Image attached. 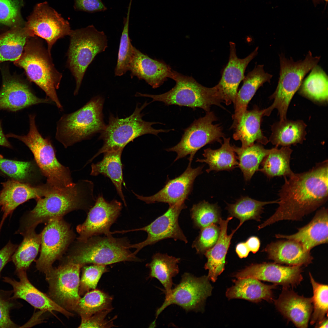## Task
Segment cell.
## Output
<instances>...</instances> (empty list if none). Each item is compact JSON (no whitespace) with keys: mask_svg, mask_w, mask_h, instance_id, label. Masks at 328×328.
Here are the masks:
<instances>
[{"mask_svg":"<svg viewBox=\"0 0 328 328\" xmlns=\"http://www.w3.org/2000/svg\"><path fill=\"white\" fill-rule=\"evenodd\" d=\"M32 164L28 162L11 160L0 157V171L13 179L22 182L28 179Z\"/></svg>","mask_w":328,"mask_h":328,"instance_id":"cell-48","label":"cell"},{"mask_svg":"<svg viewBox=\"0 0 328 328\" xmlns=\"http://www.w3.org/2000/svg\"><path fill=\"white\" fill-rule=\"evenodd\" d=\"M170 78L176 83L167 92L159 94L137 93L136 96L150 97L152 99L151 102H162L167 106L174 105L193 109L199 108L206 112L210 111L213 105L222 107L223 96L217 85L212 87H205L192 77L173 70Z\"/></svg>","mask_w":328,"mask_h":328,"instance_id":"cell-3","label":"cell"},{"mask_svg":"<svg viewBox=\"0 0 328 328\" xmlns=\"http://www.w3.org/2000/svg\"><path fill=\"white\" fill-rule=\"evenodd\" d=\"M19 279L17 281L8 277H3L2 281L11 285L13 288L12 297L15 299H23L35 308L52 313L53 311L61 313L67 318L73 314L61 307L48 295L40 291L34 286L28 279L26 271L15 272Z\"/></svg>","mask_w":328,"mask_h":328,"instance_id":"cell-22","label":"cell"},{"mask_svg":"<svg viewBox=\"0 0 328 328\" xmlns=\"http://www.w3.org/2000/svg\"><path fill=\"white\" fill-rule=\"evenodd\" d=\"M172 70L163 61L152 59L134 47L128 70L132 78L136 77L156 88L171 78Z\"/></svg>","mask_w":328,"mask_h":328,"instance_id":"cell-23","label":"cell"},{"mask_svg":"<svg viewBox=\"0 0 328 328\" xmlns=\"http://www.w3.org/2000/svg\"><path fill=\"white\" fill-rule=\"evenodd\" d=\"M220 226L213 224L201 229L199 235L193 242L192 247L196 253L204 254L217 242L220 233Z\"/></svg>","mask_w":328,"mask_h":328,"instance_id":"cell-49","label":"cell"},{"mask_svg":"<svg viewBox=\"0 0 328 328\" xmlns=\"http://www.w3.org/2000/svg\"><path fill=\"white\" fill-rule=\"evenodd\" d=\"M93 188V183L87 180H79L66 187H54L45 196L36 199V206L22 219L18 231L35 228L40 223L62 218L74 210L88 208L94 200Z\"/></svg>","mask_w":328,"mask_h":328,"instance_id":"cell-2","label":"cell"},{"mask_svg":"<svg viewBox=\"0 0 328 328\" xmlns=\"http://www.w3.org/2000/svg\"><path fill=\"white\" fill-rule=\"evenodd\" d=\"M302 266H285L275 262L252 264L236 273L234 276L238 279L253 278L288 288L296 286L302 281Z\"/></svg>","mask_w":328,"mask_h":328,"instance_id":"cell-18","label":"cell"},{"mask_svg":"<svg viewBox=\"0 0 328 328\" xmlns=\"http://www.w3.org/2000/svg\"><path fill=\"white\" fill-rule=\"evenodd\" d=\"M316 327L328 328V319L325 317L322 321L316 324Z\"/></svg>","mask_w":328,"mask_h":328,"instance_id":"cell-57","label":"cell"},{"mask_svg":"<svg viewBox=\"0 0 328 328\" xmlns=\"http://www.w3.org/2000/svg\"><path fill=\"white\" fill-rule=\"evenodd\" d=\"M190 214L194 226L200 229L213 224H219L221 218L220 209L217 204L204 200L194 204Z\"/></svg>","mask_w":328,"mask_h":328,"instance_id":"cell-44","label":"cell"},{"mask_svg":"<svg viewBox=\"0 0 328 328\" xmlns=\"http://www.w3.org/2000/svg\"><path fill=\"white\" fill-rule=\"evenodd\" d=\"M287 240L272 242L263 251L267 253L269 259L279 264L306 266L312 262L313 258L310 251L297 241Z\"/></svg>","mask_w":328,"mask_h":328,"instance_id":"cell-27","label":"cell"},{"mask_svg":"<svg viewBox=\"0 0 328 328\" xmlns=\"http://www.w3.org/2000/svg\"><path fill=\"white\" fill-rule=\"evenodd\" d=\"M187 207L184 203L169 206L167 211L149 225L143 227L127 231H120L121 233L135 231H144L147 233V238L138 243L131 244L130 248H135L133 252L136 255L142 248L148 245L168 238L188 242L178 222L179 216L181 211Z\"/></svg>","mask_w":328,"mask_h":328,"instance_id":"cell-16","label":"cell"},{"mask_svg":"<svg viewBox=\"0 0 328 328\" xmlns=\"http://www.w3.org/2000/svg\"><path fill=\"white\" fill-rule=\"evenodd\" d=\"M208 276L197 277L185 273L179 284L172 289L169 298L165 299L156 312V319L166 308L176 304L186 311H198L202 308L205 300L211 294L213 289Z\"/></svg>","mask_w":328,"mask_h":328,"instance_id":"cell-14","label":"cell"},{"mask_svg":"<svg viewBox=\"0 0 328 328\" xmlns=\"http://www.w3.org/2000/svg\"><path fill=\"white\" fill-rule=\"evenodd\" d=\"M122 208V204L117 200L108 202L102 195H99L84 222L77 228L79 241L94 236L112 234L111 227L119 217Z\"/></svg>","mask_w":328,"mask_h":328,"instance_id":"cell-17","label":"cell"},{"mask_svg":"<svg viewBox=\"0 0 328 328\" xmlns=\"http://www.w3.org/2000/svg\"><path fill=\"white\" fill-rule=\"evenodd\" d=\"M264 109L260 110L256 106L253 109L246 110L235 127L233 137L235 140L241 141L242 147L251 146L255 142L265 145L269 142L261 128Z\"/></svg>","mask_w":328,"mask_h":328,"instance_id":"cell-30","label":"cell"},{"mask_svg":"<svg viewBox=\"0 0 328 328\" xmlns=\"http://www.w3.org/2000/svg\"><path fill=\"white\" fill-rule=\"evenodd\" d=\"M245 242L250 251L252 253L255 254L259 250L260 242L257 237L251 236Z\"/></svg>","mask_w":328,"mask_h":328,"instance_id":"cell-54","label":"cell"},{"mask_svg":"<svg viewBox=\"0 0 328 328\" xmlns=\"http://www.w3.org/2000/svg\"><path fill=\"white\" fill-rule=\"evenodd\" d=\"M104 103L103 97L96 96L76 111L63 115L57 123L56 139L67 148L101 132L105 126Z\"/></svg>","mask_w":328,"mask_h":328,"instance_id":"cell-4","label":"cell"},{"mask_svg":"<svg viewBox=\"0 0 328 328\" xmlns=\"http://www.w3.org/2000/svg\"><path fill=\"white\" fill-rule=\"evenodd\" d=\"M111 310H104L97 313L90 317L81 319L79 328L109 327L112 323L105 319L106 316Z\"/></svg>","mask_w":328,"mask_h":328,"instance_id":"cell-51","label":"cell"},{"mask_svg":"<svg viewBox=\"0 0 328 328\" xmlns=\"http://www.w3.org/2000/svg\"><path fill=\"white\" fill-rule=\"evenodd\" d=\"M23 0H0V24L18 26L23 23L20 10Z\"/></svg>","mask_w":328,"mask_h":328,"instance_id":"cell-46","label":"cell"},{"mask_svg":"<svg viewBox=\"0 0 328 328\" xmlns=\"http://www.w3.org/2000/svg\"><path fill=\"white\" fill-rule=\"evenodd\" d=\"M232 146L239 161L238 167L242 172L245 180L249 181L258 170L260 164L270 149H265L262 144L258 143L246 147Z\"/></svg>","mask_w":328,"mask_h":328,"instance_id":"cell-38","label":"cell"},{"mask_svg":"<svg viewBox=\"0 0 328 328\" xmlns=\"http://www.w3.org/2000/svg\"><path fill=\"white\" fill-rule=\"evenodd\" d=\"M79 241L68 261L82 267L87 264L106 265L122 261H141L130 250L131 244L126 237L115 238L112 234L97 235Z\"/></svg>","mask_w":328,"mask_h":328,"instance_id":"cell-7","label":"cell"},{"mask_svg":"<svg viewBox=\"0 0 328 328\" xmlns=\"http://www.w3.org/2000/svg\"><path fill=\"white\" fill-rule=\"evenodd\" d=\"M82 267L67 261L45 274L49 284L48 296L69 311H74L80 297L79 294L80 272Z\"/></svg>","mask_w":328,"mask_h":328,"instance_id":"cell-12","label":"cell"},{"mask_svg":"<svg viewBox=\"0 0 328 328\" xmlns=\"http://www.w3.org/2000/svg\"><path fill=\"white\" fill-rule=\"evenodd\" d=\"M74 7L76 10L90 13L107 9L101 0H74Z\"/></svg>","mask_w":328,"mask_h":328,"instance_id":"cell-52","label":"cell"},{"mask_svg":"<svg viewBox=\"0 0 328 328\" xmlns=\"http://www.w3.org/2000/svg\"><path fill=\"white\" fill-rule=\"evenodd\" d=\"M15 27L0 39V63L17 61L21 57L28 36L25 27Z\"/></svg>","mask_w":328,"mask_h":328,"instance_id":"cell-40","label":"cell"},{"mask_svg":"<svg viewBox=\"0 0 328 328\" xmlns=\"http://www.w3.org/2000/svg\"><path fill=\"white\" fill-rule=\"evenodd\" d=\"M12 290H5L0 289V328H19V325L11 319V311L19 309L23 305L17 299L13 298Z\"/></svg>","mask_w":328,"mask_h":328,"instance_id":"cell-47","label":"cell"},{"mask_svg":"<svg viewBox=\"0 0 328 328\" xmlns=\"http://www.w3.org/2000/svg\"><path fill=\"white\" fill-rule=\"evenodd\" d=\"M274 303L281 314L296 327H308L313 309L312 297L299 296L288 288L283 287Z\"/></svg>","mask_w":328,"mask_h":328,"instance_id":"cell-25","label":"cell"},{"mask_svg":"<svg viewBox=\"0 0 328 328\" xmlns=\"http://www.w3.org/2000/svg\"><path fill=\"white\" fill-rule=\"evenodd\" d=\"M1 184L2 188L0 192V208L3 215L0 224V232L6 218L17 207L30 199L43 197L52 188L46 183L35 186L13 179Z\"/></svg>","mask_w":328,"mask_h":328,"instance_id":"cell-20","label":"cell"},{"mask_svg":"<svg viewBox=\"0 0 328 328\" xmlns=\"http://www.w3.org/2000/svg\"><path fill=\"white\" fill-rule=\"evenodd\" d=\"M264 65L255 66L245 76L242 86L237 94L234 103V113L231 128H235L242 115L247 110L248 104L258 89L266 82L269 83L273 75L264 70Z\"/></svg>","mask_w":328,"mask_h":328,"instance_id":"cell-28","label":"cell"},{"mask_svg":"<svg viewBox=\"0 0 328 328\" xmlns=\"http://www.w3.org/2000/svg\"><path fill=\"white\" fill-rule=\"evenodd\" d=\"M306 127V124L301 120H280L271 126L269 142L277 147L302 143L305 139Z\"/></svg>","mask_w":328,"mask_h":328,"instance_id":"cell-33","label":"cell"},{"mask_svg":"<svg viewBox=\"0 0 328 328\" xmlns=\"http://www.w3.org/2000/svg\"><path fill=\"white\" fill-rule=\"evenodd\" d=\"M52 102L48 97H37L27 84L14 79L5 80L0 90V110L16 112L33 105Z\"/></svg>","mask_w":328,"mask_h":328,"instance_id":"cell-24","label":"cell"},{"mask_svg":"<svg viewBox=\"0 0 328 328\" xmlns=\"http://www.w3.org/2000/svg\"><path fill=\"white\" fill-rule=\"evenodd\" d=\"M217 119L213 112H207L204 116L195 119L184 130L177 144L166 150L177 153L175 162L188 155L189 161H192L196 152L206 145L216 142L221 144L224 134L219 124H213Z\"/></svg>","mask_w":328,"mask_h":328,"instance_id":"cell-11","label":"cell"},{"mask_svg":"<svg viewBox=\"0 0 328 328\" xmlns=\"http://www.w3.org/2000/svg\"><path fill=\"white\" fill-rule=\"evenodd\" d=\"M233 282L235 285L226 292V296L229 299H243L255 302L262 300L269 302L273 300L272 290L276 288L275 285H266L258 279L251 278L238 279Z\"/></svg>","mask_w":328,"mask_h":328,"instance_id":"cell-31","label":"cell"},{"mask_svg":"<svg viewBox=\"0 0 328 328\" xmlns=\"http://www.w3.org/2000/svg\"><path fill=\"white\" fill-rule=\"evenodd\" d=\"M292 150L289 146L276 147L270 149L269 153L261 162L259 171L269 178L275 176L288 177L294 173L290 167V159Z\"/></svg>","mask_w":328,"mask_h":328,"instance_id":"cell-36","label":"cell"},{"mask_svg":"<svg viewBox=\"0 0 328 328\" xmlns=\"http://www.w3.org/2000/svg\"><path fill=\"white\" fill-rule=\"evenodd\" d=\"M192 161H189L186 169L181 175L172 179H169L163 187L155 194L144 196L133 193L137 198L147 204L156 202L167 203L169 206L184 203L192 191L196 178L203 173L204 166L193 168Z\"/></svg>","mask_w":328,"mask_h":328,"instance_id":"cell-19","label":"cell"},{"mask_svg":"<svg viewBox=\"0 0 328 328\" xmlns=\"http://www.w3.org/2000/svg\"><path fill=\"white\" fill-rule=\"evenodd\" d=\"M112 298L98 290L88 292L80 298L74 311L80 316L81 319H87L94 314L106 310H111Z\"/></svg>","mask_w":328,"mask_h":328,"instance_id":"cell-42","label":"cell"},{"mask_svg":"<svg viewBox=\"0 0 328 328\" xmlns=\"http://www.w3.org/2000/svg\"><path fill=\"white\" fill-rule=\"evenodd\" d=\"M278 200L261 201L248 196L241 197L234 204H228L226 208L231 216L240 220L238 227H240L246 221L254 220H261V215L263 211V207L267 204L278 203Z\"/></svg>","mask_w":328,"mask_h":328,"instance_id":"cell-41","label":"cell"},{"mask_svg":"<svg viewBox=\"0 0 328 328\" xmlns=\"http://www.w3.org/2000/svg\"><path fill=\"white\" fill-rule=\"evenodd\" d=\"M328 178L327 160L307 171L284 177L278 194V206L258 229L281 220H301L323 205L328 200Z\"/></svg>","mask_w":328,"mask_h":328,"instance_id":"cell-1","label":"cell"},{"mask_svg":"<svg viewBox=\"0 0 328 328\" xmlns=\"http://www.w3.org/2000/svg\"><path fill=\"white\" fill-rule=\"evenodd\" d=\"M230 55L228 63L221 79L217 84L223 96L224 103L229 105L234 103L240 83L244 79L246 67L257 55L258 47L244 59L237 55L235 44L230 42Z\"/></svg>","mask_w":328,"mask_h":328,"instance_id":"cell-21","label":"cell"},{"mask_svg":"<svg viewBox=\"0 0 328 328\" xmlns=\"http://www.w3.org/2000/svg\"><path fill=\"white\" fill-rule=\"evenodd\" d=\"M123 149H121L104 153L102 160L96 164H92L90 175L97 176L101 174L108 177L115 186L117 193L126 206L122 189L124 181L121 157Z\"/></svg>","mask_w":328,"mask_h":328,"instance_id":"cell-32","label":"cell"},{"mask_svg":"<svg viewBox=\"0 0 328 328\" xmlns=\"http://www.w3.org/2000/svg\"><path fill=\"white\" fill-rule=\"evenodd\" d=\"M235 251L241 258L247 257L250 251L245 242L238 243L236 247Z\"/></svg>","mask_w":328,"mask_h":328,"instance_id":"cell-55","label":"cell"},{"mask_svg":"<svg viewBox=\"0 0 328 328\" xmlns=\"http://www.w3.org/2000/svg\"><path fill=\"white\" fill-rule=\"evenodd\" d=\"M0 145L10 149L12 148V146L3 132L1 120H0Z\"/></svg>","mask_w":328,"mask_h":328,"instance_id":"cell-56","label":"cell"},{"mask_svg":"<svg viewBox=\"0 0 328 328\" xmlns=\"http://www.w3.org/2000/svg\"><path fill=\"white\" fill-rule=\"evenodd\" d=\"M310 282L313 287V296L312 297L313 312L310 318V324L313 325L322 321L328 313V285L315 281L309 273Z\"/></svg>","mask_w":328,"mask_h":328,"instance_id":"cell-45","label":"cell"},{"mask_svg":"<svg viewBox=\"0 0 328 328\" xmlns=\"http://www.w3.org/2000/svg\"><path fill=\"white\" fill-rule=\"evenodd\" d=\"M35 117L34 114L29 115V130L26 135L9 133L6 135V137L17 139L29 148L40 170L46 178V183L59 188L71 186L74 183L69 169L57 159L51 141L43 137L39 131Z\"/></svg>","mask_w":328,"mask_h":328,"instance_id":"cell-5","label":"cell"},{"mask_svg":"<svg viewBox=\"0 0 328 328\" xmlns=\"http://www.w3.org/2000/svg\"><path fill=\"white\" fill-rule=\"evenodd\" d=\"M303 80L299 87L300 93L314 101H327L328 76L323 69L318 65L310 70Z\"/></svg>","mask_w":328,"mask_h":328,"instance_id":"cell-39","label":"cell"},{"mask_svg":"<svg viewBox=\"0 0 328 328\" xmlns=\"http://www.w3.org/2000/svg\"><path fill=\"white\" fill-rule=\"evenodd\" d=\"M79 287L80 295H82L91 289H95L102 275L106 272V265L94 264L83 267Z\"/></svg>","mask_w":328,"mask_h":328,"instance_id":"cell-50","label":"cell"},{"mask_svg":"<svg viewBox=\"0 0 328 328\" xmlns=\"http://www.w3.org/2000/svg\"><path fill=\"white\" fill-rule=\"evenodd\" d=\"M180 258L170 256L166 254L157 253L152 257L147 266L150 269L149 277L158 279L165 290V299L170 296L173 285V278L179 272L178 264Z\"/></svg>","mask_w":328,"mask_h":328,"instance_id":"cell-34","label":"cell"},{"mask_svg":"<svg viewBox=\"0 0 328 328\" xmlns=\"http://www.w3.org/2000/svg\"><path fill=\"white\" fill-rule=\"evenodd\" d=\"M35 228L29 229L22 233L23 239L12 255L11 260L15 272L26 271L37 256L41 243V234L36 233Z\"/></svg>","mask_w":328,"mask_h":328,"instance_id":"cell-37","label":"cell"},{"mask_svg":"<svg viewBox=\"0 0 328 328\" xmlns=\"http://www.w3.org/2000/svg\"><path fill=\"white\" fill-rule=\"evenodd\" d=\"M233 218L229 217L226 220L221 218L219 224L220 231L218 239L214 246L204 254L207 258L204 268L208 270L207 276L209 279L214 282L216 281L217 277L224 269L226 256L231 240L234 234L239 228L237 227L230 235L227 234L228 224Z\"/></svg>","mask_w":328,"mask_h":328,"instance_id":"cell-29","label":"cell"},{"mask_svg":"<svg viewBox=\"0 0 328 328\" xmlns=\"http://www.w3.org/2000/svg\"><path fill=\"white\" fill-rule=\"evenodd\" d=\"M278 238L292 240L300 243L307 251L328 243V209L322 207L317 211L312 220L306 225L298 229L296 233L290 235L277 234Z\"/></svg>","mask_w":328,"mask_h":328,"instance_id":"cell-26","label":"cell"},{"mask_svg":"<svg viewBox=\"0 0 328 328\" xmlns=\"http://www.w3.org/2000/svg\"><path fill=\"white\" fill-rule=\"evenodd\" d=\"M67 53V64L76 82L75 95H77L87 67L98 54L108 47L106 35L91 25L72 30Z\"/></svg>","mask_w":328,"mask_h":328,"instance_id":"cell-10","label":"cell"},{"mask_svg":"<svg viewBox=\"0 0 328 328\" xmlns=\"http://www.w3.org/2000/svg\"><path fill=\"white\" fill-rule=\"evenodd\" d=\"M41 234V250L36 267L45 274L53 268L73 238L70 227L62 218L50 220Z\"/></svg>","mask_w":328,"mask_h":328,"instance_id":"cell-15","label":"cell"},{"mask_svg":"<svg viewBox=\"0 0 328 328\" xmlns=\"http://www.w3.org/2000/svg\"><path fill=\"white\" fill-rule=\"evenodd\" d=\"M29 36L44 39L51 54L53 45L59 39L70 35L69 22L49 5L46 2L37 4L28 18L25 27Z\"/></svg>","mask_w":328,"mask_h":328,"instance_id":"cell-13","label":"cell"},{"mask_svg":"<svg viewBox=\"0 0 328 328\" xmlns=\"http://www.w3.org/2000/svg\"><path fill=\"white\" fill-rule=\"evenodd\" d=\"M3 173L1 171H0V176H3Z\"/></svg>","mask_w":328,"mask_h":328,"instance_id":"cell-59","label":"cell"},{"mask_svg":"<svg viewBox=\"0 0 328 328\" xmlns=\"http://www.w3.org/2000/svg\"><path fill=\"white\" fill-rule=\"evenodd\" d=\"M132 0H130L127 15L123 18L124 26L121 37L117 65L114 70L116 76H120L128 70L134 46L129 36V21Z\"/></svg>","mask_w":328,"mask_h":328,"instance_id":"cell-43","label":"cell"},{"mask_svg":"<svg viewBox=\"0 0 328 328\" xmlns=\"http://www.w3.org/2000/svg\"><path fill=\"white\" fill-rule=\"evenodd\" d=\"M18 245L12 243L9 241L0 250V275L1 272L6 265L11 260V257Z\"/></svg>","mask_w":328,"mask_h":328,"instance_id":"cell-53","label":"cell"},{"mask_svg":"<svg viewBox=\"0 0 328 328\" xmlns=\"http://www.w3.org/2000/svg\"><path fill=\"white\" fill-rule=\"evenodd\" d=\"M280 72L276 88L270 96L272 104L264 109V116H269L274 109L277 110L280 120L287 119V113L291 100L299 89L306 75L319 61L320 56H313L309 51L305 59L294 61L284 54L279 55Z\"/></svg>","mask_w":328,"mask_h":328,"instance_id":"cell-6","label":"cell"},{"mask_svg":"<svg viewBox=\"0 0 328 328\" xmlns=\"http://www.w3.org/2000/svg\"><path fill=\"white\" fill-rule=\"evenodd\" d=\"M17 63L24 69L30 80L62 110L63 107L56 91L59 88L62 75L56 69L51 54L41 42L36 39L28 43Z\"/></svg>","mask_w":328,"mask_h":328,"instance_id":"cell-9","label":"cell"},{"mask_svg":"<svg viewBox=\"0 0 328 328\" xmlns=\"http://www.w3.org/2000/svg\"><path fill=\"white\" fill-rule=\"evenodd\" d=\"M150 102H146L140 107L137 105L133 113L125 118H120L110 114L108 124L100 132L99 139L103 141L102 147L90 160L91 161L101 153L106 152L123 149L129 142L142 135L150 134L158 136L161 133L168 132L174 129H155L152 125L163 124L155 122L144 121L142 111Z\"/></svg>","mask_w":328,"mask_h":328,"instance_id":"cell-8","label":"cell"},{"mask_svg":"<svg viewBox=\"0 0 328 328\" xmlns=\"http://www.w3.org/2000/svg\"><path fill=\"white\" fill-rule=\"evenodd\" d=\"M224 142L219 148L213 149L210 148L204 150V159H197L196 162H204L209 166L207 173L214 171H231L238 167V162L232 146L230 143V138H223Z\"/></svg>","mask_w":328,"mask_h":328,"instance_id":"cell-35","label":"cell"},{"mask_svg":"<svg viewBox=\"0 0 328 328\" xmlns=\"http://www.w3.org/2000/svg\"><path fill=\"white\" fill-rule=\"evenodd\" d=\"M313 3L314 5L315 6H316L320 2H326V4L327 3L328 0H312Z\"/></svg>","mask_w":328,"mask_h":328,"instance_id":"cell-58","label":"cell"}]
</instances>
